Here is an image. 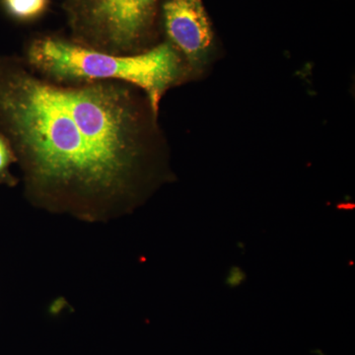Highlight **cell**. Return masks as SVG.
Instances as JSON below:
<instances>
[{
  "label": "cell",
  "instance_id": "1",
  "mask_svg": "<svg viewBox=\"0 0 355 355\" xmlns=\"http://www.w3.org/2000/svg\"><path fill=\"white\" fill-rule=\"evenodd\" d=\"M130 84L58 83L0 57V132L41 209L81 220L114 217L132 191L144 116Z\"/></svg>",
  "mask_w": 355,
  "mask_h": 355
},
{
  "label": "cell",
  "instance_id": "2",
  "mask_svg": "<svg viewBox=\"0 0 355 355\" xmlns=\"http://www.w3.org/2000/svg\"><path fill=\"white\" fill-rule=\"evenodd\" d=\"M25 62L58 83L121 81L139 88L157 116L165 93L186 77L189 67L169 42L135 55H114L76 42L42 37L26 49Z\"/></svg>",
  "mask_w": 355,
  "mask_h": 355
},
{
  "label": "cell",
  "instance_id": "3",
  "mask_svg": "<svg viewBox=\"0 0 355 355\" xmlns=\"http://www.w3.org/2000/svg\"><path fill=\"white\" fill-rule=\"evenodd\" d=\"M158 0H69L76 43L114 55L146 51Z\"/></svg>",
  "mask_w": 355,
  "mask_h": 355
},
{
  "label": "cell",
  "instance_id": "4",
  "mask_svg": "<svg viewBox=\"0 0 355 355\" xmlns=\"http://www.w3.org/2000/svg\"><path fill=\"white\" fill-rule=\"evenodd\" d=\"M162 10L169 43L188 67H202L214 42V32L202 0H165Z\"/></svg>",
  "mask_w": 355,
  "mask_h": 355
},
{
  "label": "cell",
  "instance_id": "5",
  "mask_svg": "<svg viewBox=\"0 0 355 355\" xmlns=\"http://www.w3.org/2000/svg\"><path fill=\"white\" fill-rule=\"evenodd\" d=\"M1 3L11 17L29 21L44 13L49 0H1Z\"/></svg>",
  "mask_w": 355,
  "mask_h": 355
},
{
  "label": "cell",
  "instance_id": "6",
  "mask_svg": "<svg viewBox=\"0 0 355 355\" xmlns=\"http://www.w3.org/2000/svg\"><path fill=\"white\" fill-rule=\"evenodd\" d=\"M14 163H17V156L12 144L3 133L0 132V184L13 188L19 183V180L10 172Z\"/></svg>",
  "mask_w": 355,
  "mask_h": 355
}]
</instances>
